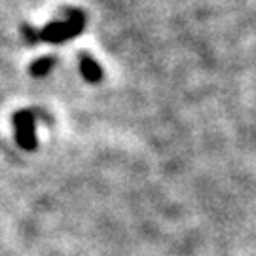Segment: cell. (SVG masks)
Returning <instances> with one entry per match:
<instances>
[{"label":"cell","instance_id":"cell-1","mask_svg":"<svg viewBox=\"0 0 256 256\" xmlns=\"http://www.w3.org/2000/svg\"><path fill=\"white\" fill-rule=\"evenodd\" d=\"M86 27V16L80 10H66L64 21H52L42 30H38V42H52L61 44L80 34Z\"/></svg>","mask_w":256,"mask_h":256},{"label":"cell","instance_id":"cell-2","mask_svg":"<svg viewBox=\"0 0 256 256\" xmlns=\"http://www.w3.org/2000/svg\"><path fill=\"white\" fill-rule=\"evenodd\" d=\"M14 128H16V140L23 150L34 152L36 150V124L32 110H18L14 114Z\"/></svg>","mask_w":256,"mask_h":256},{"label":"cell","instance_id":"cell-3","mask_svg":"<svg viewBox=\"0 0 256 256\" xmlns=\"http://www.w3.org/2000/svg\"><path fill=\"white\" fill-rule=\"evenodd\" d=\"M80 70H82V76L90 84H97L102 80V68L99 66V63H97L95 59H92L86 52L80 54Z\"/></svg>","mask_w":256,"mask_h":256},{"label":"cell","instance_id":"cell-4","mask_svg":"<svg viewBox=\"0 0 256 256\" xmlns=\"http://www.w3.org/2000/svg\"><path fill=\"white\" fill-rule=\"evenodd\" d=\"M54 63H55L54 57H40V59H36L34 63L30 64V74L34 78H42V76H46L52 70Z\"/></svg>","mask_w":256,"mask_h":256}]
</instances>
